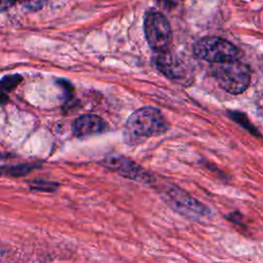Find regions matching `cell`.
Segmentation results:
<instances>
[{"instance_id":"obj_1","label":"cell","mask_w":263,"mask_h":263,"mask_svg":"<svg viewBox=\"0 0 263 263\" xmlns=\"http://www.w3.org/2000/svg\"><path fill=\"white\" fill-rule=\"evenodd\" d=\"M166 129L167 124L161 112L153 107H144L134 111L126 120L123 139L128 145H138Z\"/></svg>"},{"instance_id":"obj_2","label":"cell","mask_w":263,"mask_h":263,"mask_svg":"<svg viewBox=\"0 0 263 263\" xmlns=\"http://www.w3.org/2000/svg\"><path fill=\"white\" fill-rule=\"evenodd\" d=\"M218 65L214 70V76L224 90L232 95H238L249 87L251 72L246 65L237 60Z\"/></svg>"},{"instance_id":"obj_3","label":"cell","mask_w":263,"mask_h":263,"mask_svg":"<svg viewBox=\"0 0 263 263\" xmlns=\"http://www.w3.org/2000/svg\"><path fill=\"white\" fill-rule=\"evenodd\" d=\"M194 54L209 63L221 64L237 60L238 49L229 41L220 37H204L193 46Z\"/></svg>"},{"instance_id":"obj_4","label":"cell","mask_w":263,"mask_h":263,"mask_svg":"<svg viewBox=\"0 0 263 263\" xmlns=\"http://www.w3.org/2000/svg\"><path fill=\"white\" fill-rule=\"evenodd\" d=\"M144 32L148 44L157 51H164L172 40V29L165 16L151 10L145 15Z\"/></svg>"},{"instance_id":"obj_5","label":"cell","mask_w":263,"mask_h":263,"mask_svg":"<svg viewBox=\"0 0 263 263\" xmlns=\"http://www.w3.org/2000/svg\"><path fill=\"white\" fill-rule=\"evenodd\" d=\"M166 196L168 197L171 206H174L178 212L191 217L192 219H197L203 217L209 213V210L199 203L193 197L189 196L187 193L181 191L179 188H173L167 190Z\"/></svg>"},{"instance_id":"obj_6","label":"cell","mask_w":263,"mask_h":263,"mask_svg":"<svg viewBox=\"0 0 263 263\" xmlns=\"http://www.w3.org/2000/svg\"><path fill=\"white\" fill-rule=\"evenodd\" d=\"M104 165L116 171L121 176L137 180L139 182H149L150 175L147 174L140 165L123 156H109L103 161Z\"/></svg>"},{"instance_id":"obj_7","label":"cell","mask_w":263,"mask_h":263,"mask_svg":"<svg viewBox=\"0 0 263 263\" xmlns=\"http://www.w3.org/2000/svg\"><path fill=\"white\" fill-rule=\"evenodd\" d=\"M156 67L166 77L175 81H185L188 79L190 72L175 57L170 53H161L156 59Z\"/></svg>"},{"instance_id":"obj_8","label":"cell","mask_w":263,"mask_h":263,"mask_svg":"<svg viewBox=\"0 0 263 263\" xmlns=\"http://www.w3.org/2000/svg\"><path fill=\"white\" fill-rule=\"evenodd\" d=\"M106 128L103 118L98 115L87 114L78 117L73 123V130L77 137L84 138L102 133Z\"/></svg>"},{"instance_id":"obj_9","label":"cell","mask_w":263,"mask_h":263,"mask_svg":"<svg viewBox=\"0 0 263 263\" xmlns=\"http://www.w3.org/2000/svg\"><path fill=\"white\" fill-rule=\"evenodd\" d=\"M34 166L25 164V165H15L10 167H2L0 168V176H13V177H20L23 175L28 174Z\"/></svg>"},{"instance_id":"obj_10","label":"cell","mask_w":263,"mask_h":263,"mask_svg":"<svg viewBox=\"0 0 263 263\" xmlns=\"http://www.w3.org/2000/svg\"><path fill=\"white\" fill-rule=\"evenodd\" d=\"M22 80V77L17 74L5 76L0 80V89L1 90H11L13 89Z\"/></svg>"},{"instance_id":"obj_11","label":"cell","mask_w":263,"mask_h":263,"mask_svg":"<svg viewBox=\"0 0 263 263\" xmlns=\"http://www.w3.org/2000/svg\"><path fill=\"white\" fill-rule=\"evenodd\" d=\"M23 7L30 10H38L41 9L47 0H16Z\"/></svg>"},{"instance_id":"obj_12","label":"cell","mask_w":263,"mask_h":263,"mask_svg":"<svg viewBox=\"0 0 263 263\" xmlns=\"http://www.w3.org/2000/svg\"><path fill=\"white\" fill-rule=\"evenodd\" d=\"M15 0H0V11L8 9L10 6L13 5Z\"/></svg>"},{"instance_id":"obj_13","label":"cell","mask_w":263,"mask_h":263,"mask_svg":"<svg viewBox=\"0 0 263 263\" xmlns=\"http://www.w3.org/2000/svg\"><path fill=\"white\" fill-rule=\"evenodd\" d=\"M8 101V97L6 96V93L0 89V105L5 104Z\"/></svg>"}]
</instances>
